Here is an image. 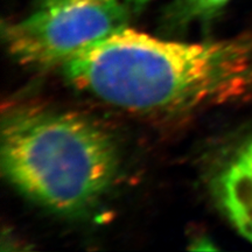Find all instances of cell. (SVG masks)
I'll return each instance as SVG.
<instances>
[{"mask_svg":"<svg viewBox=\"0 0 252 252\" xmlns=\"http://www.w3.org/2000/svg\"><path fill=\"white\" fill-rule=\"evenodd\" d=\"M132 13L124 0H37L26 18L5 28L6 46L23 64L63 67L128 27Z\"/></svg>","mask_w":252,"mask_h":252,"instance_id":"cell-3","label":"cell"},{"mask_svg":"<svg viewBox=\"0 0 252 252\" xmlns=\"http://www.w3.org/2000/svg\"><path fill=\"white\" fill-rule=\"evenodd\" d=\"M1 165L9 181L37 203L76 214L108 190L118 154L111 137L89 119L21 108L2 122Z\"/></svg>","mask_w":252,"mask_h":252,"instance_id":"cell-2","label":"cell"},{"mask_svg":"<svg viewBox=\"0 0 252 252\" xmlns=\"http://www.w3.org/2000/svg\"><path fill=\"white\" fill-rule=\"evenodd\" d=\"M124 1L128 5V7L132 9L133 13H137L149 4L151 0H124Z\"/></svg>","mask_w":252,"mask_h":252,"instance_id":"cell-6","label":"cell"},{"mask_svg":"<svg viewBox=\"0 0 252 252\" xmlns=\"http://www.w3.org/2000/svg\"><path fill=\"white\" fill-rule=\"evenodd\" d=\"M217 193L226 216L252 243V140L220 173Z\"/></svg>","mask_w":252,"mask_h":252,"instance_id":"cell-4","label":"cell"},{"mask_svg":"<svg viewBox=\"0 0 252 252\" xmlns=\"http://www.w3.org/2000/svg\"><path fill=\"white\" fill-rule=\"evenodd\" d=\"M228 2L229 0H174L169 9V19L175 25L208 20Z\"/></svg>","mask_w":252,"mask_h":252,"instance_id":"cell-5","label":"cell"},{"mask_svg":"<svg viewBox=\"0 0 252 252\" xmlns=\"http://www.w3.org/2000/svg\"><path fill=\"white\" fill-rule=\"evenodd\" d=\"M63 69L75 88L117 108L185 112L252 90V36L190 43L126 27Z\"/></svg>","mask_w":252,"mask_h":252,"instance_id":"cell-1","label":"cell"}]
</instances>
